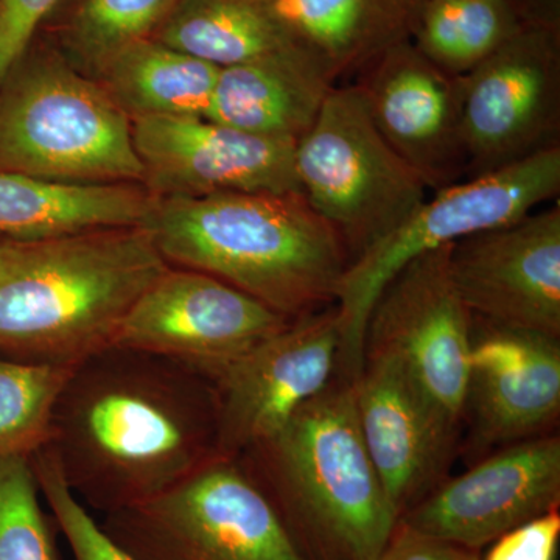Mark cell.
Wrapping results in <instances>:
<instances>
[{"label": "cell", "mask_w": 560, "mask_h": 560, "mask_svg": "<svg viewBox=\"0 0 560 560\" xmlns=\"http://www.w3.org/2000/svg\"><path fill=\"white\" fill-rule=\"evenodd\" d=\"M44 451L88 511L106 515L154 499L219 456L215 382L109 346L73 366Z\"/></svg>", "instance_id": "1"}, {"label": "cell", "mask_w": 560, "mask_h": 560, "mask_svg": "<svg viewBox=\"0 0 560 560\" xmlns=\"http://www.w3.org/2000/svg\"><path fill=\"white\" fill-rule=\"evenodd\" d=\"M168 267L143 226L0 238V357L77 366L113 346L135 302Z\"/></svg>", "instance_id": "2"}, {"label": "cell", "mask_w": 560, "mask_h": 560, "mask_svg": "<svg viewBox=\"0 0 560 560\" xmlns=\"http://www.w3.org/2000/svg\"><path fill=\"white\" fill-rule=\"evenodd\" d=\"M143 228L171 267L213 276L290 319L334 305L349 265L301 191L156 198Z\"/></svg>", "instance_id": "3"}, {"label": "cell", "mask_w": 560, "mask_h": 560, "mask_svg": "<svg viewBox=\"0 0 560 560\" xmlns=\"http://www.w3.org/2000/svg\"><path fill=\"white\" fill-rule=\"evenodd\" d=\"M308 560H375L396 512L363 436L352 378L329 385L242 453Z\"/></svg>", "instance_id": "4"}, {"label": "cell", "mask_w": 560, "mask_h": 560, "mask_svg": "<svg viewBox=\"0 0 560 560\" xmlns=\"http://www.w3.org/2000/svg\"><path fill=\"white\" fill-rule=\"evenodd\" d=\"M0 172L68 184H143L130 116L57 55L27 54L0 84Z\"/></svg>", "instance_id": "5"}, {"label": "cell", "mask_w": 560, "mask_h": 560, "mask_svg": "<svg viewBox=\"0 0 560 560\" xmlns=\"http://www.w3.org/2000/svg\"><path fill=\"white\" fill-rule=\"evenodd\" d=\"M559 191L560 147H556L427 197L399 226L346 268L335 300L341 334L338 374L348 378L360 374L368 316L386 283L401 268L477 232L514 223L556 200Z\"/></svg>", "instance_id": "6"}, {"label": "cell", "mask_w": 560, "mask_h": 560, "mask_svg": "<svg viewBox=\"0 0 560 560\" xmlns=\"http://www.w3.org/2000/svg\"><path fill=\"white\" fill-rule=\"evenodd\" d=\"M98 523L136 560H308L241 455Z\"/></svg>", "instance_id": "7"}, {"label": "cell", "mask_w": 560, "mask_h": 560, "mask_svg": "<svg viewBox=\"0 0 560 560\" xmlns=\"http://www.w3.org/2000/svg\"><path fill=\"white\" fill-rule=\"evenodd\" d=\"M301 194L340 238L349 264L425 201L422 179L383 139L357 84L327 95L296 142Z\"/></svg>", "instance_id": "8"}, {"label": "cell", "mask_w": 560, "mask_h": 560, "mask_svg": "<svg viewBox=\"0 0 560 560\" xmlns=\"http://www.w3.org/2000/svg\"><path fill=\"white\" fill-rule=\"evenodd\" d=\"M466 178L560 147V27L528 25L459 77Z\"/></svg>", "instance_id": "9"}, {"label": "cell", "mask_w": 560, "mask_h": 560, "mask_svg": "<svg viewBox=\"0 0 560 560\" xmlns=\"http://www.w3.org/2000/svg\"><path fill=\"white\" fill-rule=\"evenodd\" d=\"M452 245L423 254L386 283L368 316L364 357H388L460 427L471 315L453 285Z\"/></svg>", "instance_id": "10"}, {"label": "cell", "mask_w": 560, "mask_h": 560, "mask_svg": "<svg viewBox=\"0 0 560 560\" xmlns=\"http://www.w3.org/2000/svg\"><path fill=\"white\" fill-rule=\"evenodd\" d=\"M290 320L213 276L168 267L135 302L113 346L164 357L217 382Z\"/></svg>", "instance_id": "11"}, {"label": "cell", "mask_w": 560, "mask_h": 560, "mask_svg": "<svg viewBox=\"0 0 560 560\" xmlns=\"http://www.w3.org/2000/svg\"><path fill=\"white\" fill-rule=\"evenodd\" d=\"M337 307L291 319L250 349L215 382L219 455H242L282 429L338 371Z\"/></svg>", "instance_id": "12"}, {"label": "cell", "mask_w": 560, "mask_h": 560, "mask_svg": "<svg viewBox=\"0 0 560 560\" xmlns=\"http://www.w3.org/2000/svg\"><path fill=\"white\" fill-rule=\"evenodd\" d=\"M145 189L156 198L223 191H301L293 140L264 138L208 117L131 119Z\"/></svg>", "instance_id": "13"}, {"label": "cell", "mask_w": 560, "mask_h": 560, "mask_svg": "<svg viewBox=\"0 0 560 560\" xmlns=\"http://www.w3.org/2000/svg\"><path fill=\"white\" fill-rule=\"evenodd\" d=\"M448 267L475 318L560 338V206L453 243Z\"/></svg>", "instance_id": "14"}, {"label": "cell", "mask_w": 560, "mask_h": 560, "mask_svg": "<svg viewBox=\"0 0 560 560\" xmlns=\"http://www.w3.org/2000/svg\"><path fill=\"white\" fill-rule=\"evenodd\" d=\"M560 506V438L548 433L445 478L399 518L411 528L482 551L523 523Z\"/></svg>", "instance_id": "15"}, {"label": "cell", "mask_w": 560, "mask_h": 560, "mask_svg": "<svg viewBox=\"0 0 560 560\" xmlns=\"http://www.w3.org/2000/svg\"><path fill=\"white\" fill-rule=\"evenodd\" d=\"M352 385L361 436L400 518L447 478L459 425L388 357H364Z\"/></svg>", "instance_id": "16"}, {"label": "cell", "mask_w": 560, "mask_h": 560, "mask_svg": "<svg viewBox=\"0 0 560 560\" xmlns=\"http://www.w3.org/2000/svg\"><path fill=\"white\" fill-rule=\"evenodd\" d=\"M353 84L375 128L427 189H444L466 176L459 77L448 75L404 40L361 70Z\"/></svg>", "instance_id": "17"}, {"label": "cell", "mask_w": 560, "mask_h": 560, "mask_svg": "<svg viewBox=\"0 0 560 560\" xmlns=\"http://www.w3.org/2000/svg\"><path fill=\"white\" fill-rule=\"evenodd\" d=\"M560 415V338L471 316L463 419L475 448L552 433Z\"/></svg>", "instance_id": "18"}, {"label": "cell", "mask_w": 560, "mask_h": 560, "mask_svg": "<svg viewBox=\"0 0 560 560\" xmlns=\"http://www.w3.org/2000/svg\"><path fill=\"white\" fill-rule=\"evenodd\" d=\"M335 86L307 51L282 50L221 68L206 117L250 135L298 142Z\"/></svg>", "instance_id": "19"}, {"label": "cell", "mask_w": 560, "mask_h": 560, "mask_svg": "<svg viewBox=\"0 0 560 560\" xmlns=\"http://www.w3.org/2000/svg\"><path fill=\"white\" fill-rule=\"evenodd\" d=\"M156 197L139 184L55 183L0 172V237L40 241L106 228L143 226Z\"/></svg>", "instance_id": "20"}, {"label": "cell", "mask_w": 560, "mask_h": 560, "mask_svg": "<svg viewBox=\"0 0 560 560\" xmlns=\"http://www.w3.org/2000/svg\"><path fill=\"white\" fill-rule=\"evenodd\" d=\"M278 5L296 46L340 84L410 40L422 0H278Z\"/></svg>", "instance_id": "21"}, {"label": "cell", "mask_w": 560, "mask_h": 560, "mask_svg": "<svg viewBox=\"0 0 560 560\" xmlns=\"http://www.w3.org/2000/svg\"><path fill=\"white\" fill-rule=\"evenodd\" d=\"M153 38L220 69L300 49L278 0H178Z\"/></svg>", "instance_id": "22"}, {"label": "cell", "mask_w": 560, "mask_h": 560, "mask_svg": "<svg viewBox=\"0 0 560 560\" xmlns=\"http://www.w3.org/2000/svg\"><path fill=\"white\" fill-rule=\"evenodd\" d=\"M220 68L154 38L138 40L97 69L98 83L130 119L206 117Z\"/></svg>", "instance_id": "23"}, {"label": "cell", "mask_w": 560, "mask_h": 560, "mask_svg": "<svg viewBox=\"0 0 560 560\" xmlns=\"http://www.w3.org/2000/svg\"><path fill=\"white\" fill-rule=\"evenodd\" d=\"M515 0H422L411 43L452 77H464L528 27Z\"/></svg>", "instance_id": "24"}, {"label": "cell", "mask_w": 560, "mask_h": 560, "mask_svg": "<svg viewBox=\"0 0 560 560\" xmlns=\"http://www.w3.org/2000/svg\"><path fill=\"white\" fill-rule=\"evenodd\" d=\"M72 370L0 357V459L32 458L46 447L55 404Z\"/></svg>", "instance_id": "25"}, {"label": "cell", "mask_w": 560, "mask_h": 560, "mask_svg": "<svg viewBox=\"0 0 560 560\" xmlns=\"http://www.w3.org/2000/svg\"><path fill=\"white\" fill-rule=\"evenodd\" d=\"M178 0H81L66 31V46L83 68L97 72L117 51L153 38Z\"/></svg>", "instance_id": "26"}, {"label": "cell", "mask_w": 560, "mask_h": 560, "mask_svg": "<svg viewBox=\"0 0 560 560\" xmlns=\"http://www.w3.org/2000/svg\"><path fill=\"white\" fill-rule=\"evenodd\" d=\"M60 534L43 506L32 459H0V560H62Z\"/></svg>", "instance_id": "27"}, {"label": "cell", "mask_w": 560, "mask_h": 560, "mask_svg": "<svg viewBox=\"0 0 560 560\" xmlns=\"http://www.w3.org/2000/svg\"><path fill=\"white\" fill-rule=\"evenodd\" d=\"M31 459L43 501L68 540L73 560H136L103 533L101 523L70 492L49 453L40 448Z\"/></svg>", "instance_id": "28"}, {"label": "cell", "mask_w": 560, "mask_h": 560, "mask_svg": "<svg viewBox=\"0 0 560 560\" xmlns=\"http://www.w3.org/2000/svg\"><path fill=\"white\" fill-rule=\"evenodd\" d=\"M559 544L558 510L508 530L489 545L481 560H558Z\"/></svg>", "instance_id": "29"}, {"label": "cell", "mask_w": 560, "mask_h": 560, "mask_svg": "<svg viewBox=\"0 0 560 560\" xmlns=\"http://www.w3.org/2000/svg\"><path fill=\"white\" fill-rule=\"evenodd\" d=\"M60 0H0V84L27 54L40 21Z\"/></svg>", "instance_id": "30"}, {"label": "cell", "mask_w": 560, "mask_h": 560, "mask_svg": "<svg viewBox=\"0 0 560 560\" xmlns=\"http://www.w3.org/2000/svg\"><path fill=\"white\" fill-rule=\"evenodd\" d=\"M375 560H481V551L440 539L397 521Z\"/></svg>", "instance_id": "31"}, {"label": "cell", "mask_w": 560, "mask_h": 560, "mask_svg": "<svg viewBox=\"0 0 560 560\" xmlns=\"http://www.w3.org/2000/svg\"><path fill=\"white\" fill-rule=\"evenodd\" d=\"M518 3H522V5H526V3H529L530 0H517Z\"/></svg>", "instance_id": "32"}]
</instances>
